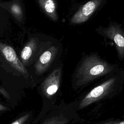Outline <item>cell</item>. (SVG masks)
Masks as SVG:
<instances>
[{"label": "cell", "instance_id": "2", "mask_svg": "<svg viewBox=\"0 0 124 124\" xmlns=\"http://www.w3.org/2000/svg\"><path fill=\"white\" fill-rule=\"evenodd\" d=\"M124 85V70H119L110 74L102 81L91 89L80 100L78 109H83L92 104L115 97L122 91Z\"/></svg>", "mask_w": 124, "mask_h": 124}, {"label": "cell", "instance_id": "8", "mask_svg": "<svg viewBox=\"0 0 124 124\" xmlns=\"http://www.w3.org/2000/svg\"><path fill=\"white\" fill-rule=\"evenodd\" d=\"M0 7L8 11L18 22L24 21L25 18L24 9L19 0L0 2Z\"/></svg>", "mask_w": 124, "mask_h": 124}, {"label": "cell", "instance_id": "13", "mask_svg": "<svg viewBox=\"0 0 124 124\" xmlns=\"http://www.w3.org/2000/svg\"><path fill=\"white\" fill-rule=\"evenodd\" d=\"M0 93L5 97H6L7 98H8V99L10 98V95H9V93L6 91V90L4 88H3V87H0Z\"/></svg>", "mask_w": 124, "mask_h": 124}, {"label": "cell", "instance_id": "10", "mask_svg": "<svg viewBox=\"0 0 124 124\" xmlns=\"http://www.w3.org/2000/svg\"><path fill=\"white\" fill-rule=\"evenodd\" d=\"M43 13L52 21L57 22L59 16L56 0H36Z\"/></svg>", "mask_w": 124, "mask_h": 124}, {"label": "cell", "instance_id": "6", "mask_svg": "<svg viewBox=\"0 0 124 124\" xmlns=\"http://www.w3.org/2000/svg\"><path fill=\"white\" fill-rule=\"evenodd\" d=\"M0 53L5 61L17 72L24 76L28 75L27 70L17 57L12 47L0 42Z\"/></svg>", "mask_w": 124, "mask_h": 124}, {"label": "cell", "instance_id": "9", "mask_svg": "<svg viewBox=\"0 0 124 124\" xmlns=\"http://www.w3.org/2000/svg\"><path fill=\"white\" fill-rule=\"evenodd\" d=\"M39 45L36 37L31 38L26 44L20 53L21 61L24 66L28 65Z\"/></svg>", "mask_w": 124, "mask_h": 124}, {"label": "cell", "instance_id": "12", "mask_svg": "<svg viewBox=\"0 0 124 124\" xmlns=\"http://www.w3.org/2000/svg\"><path fill=\"white\" fill-rule=\"evenodd\" d=\"M30 117V114L27 113L16 120L11 124H24Z\"/></svg>", "mask_w": 124, "mask_h": 124}, {"label": "cell", "instance_id": "11", "mask_svg": "<svg viewBox=\"0 0 124 124\" xmlns=\"http://www.w3.org/2000/svg\"><path fill=\"white\" fill-rule=\"evenodd\" d=\"M96 124H124V120H119L111 118L100 121Z\"/></svg>", "mask_w": 124, "mask_h": 124}, {"label": "cell", "instance_id": "4", "mask_svg": "<svg viewBox=\"0 0 124 124\" xmlns=\"http://www.w3.org/2000/svg\"><path fill=\"white\" fill-rule=\"evenodd\" d=\"M107 0H88L81 5L69 19V24L72 25L83 23L106 3Z\"/></svg>", "mask_w": 124, "mask_h": 124}, {"label": "cell", "instance_id": "5", "mask_svg": "<svg viewBox=\"0 0 124 124\" xmlns=\"http://www.w3.org/2000/svg\"><path fill=\"white\" fill-rule=\"evenodd\" d=\"M62 73L61 67L55 68L42 82L41 89L47 97L53 96L58 91L60 86Z\"/></svg>", "mask_w": 124, "mask_h": 124}, {"label": "cell", "instance_id": "14", "mask_svg": "<svg viewBox=\"0 0 124 124\" xmlns=\"http://www.w3.org/2000/svg\"><path fill=\"white\" fill-rule=\"evenodd\" d=\"M7 109V108L4 106V105L0 104V111H3V110H6Z\"/></svg>", "mask_w": 124, "mask_h": 124}, {"label": "cell", "instance_id": "7", "mask_svg": "<svg viewBox=\"0 0 124 124\" xmlns=\"http://www.w3.org/2000/svg\"><path fill=\"white\" fill-rule=\"evenodd\" d=\"M59 48L52 46L45 50L35 62L34 68L36 74L40 75L45 73L54 61Z\"/></svg>", "mask_w": 124, "mask_h": 124}, {"label": "cell", "instance_id": "1", "mask_svg": "<svg viewBox=\"0 0 124 124\" xmlns=\"http://www.w3.org/2000/svg\"><path fill=\"white\" fill-rule=\"evenodd\" d=\"M117 63H111L102 58L97 52L83 56L78 62L73 76L76 89L84 88L97 79L117 71Z\"/></svg>", "mask_w": 124, "mask_h": 124}, {"label": "cell", "instance_id": "3", "mask_svg": "<svg viewBox=\"0 0 124 124\" xmlns=\"http://www.w3.org/2000/svg\"><path fill=\"white\" fill-rule=\"evenodd\" d=\"M95 30L104 39L114 43L118 59L124 60V28L122 25L115 21L110 22L107 27L100 26Z\"/></svg>", "mask_w": 124, "mask_h": 124}]
</instances>
